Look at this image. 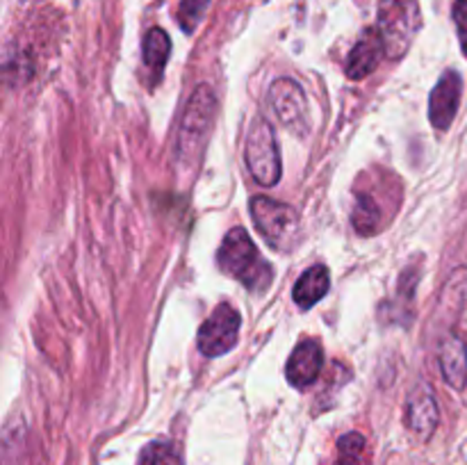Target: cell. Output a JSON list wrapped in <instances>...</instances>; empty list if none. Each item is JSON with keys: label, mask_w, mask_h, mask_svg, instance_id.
<instances>
[{"label": "cell", "mask_w": 467, "mask_h": 465, "mask_svg": "<svg viewBox=\"0 0 467 465\" xmlns=\"http://www.w3.org/2000/svg\"><path fill=\"white\" fill-rule=\"evenodd\" d=\"M217 263L223 274L237 278L251 292H265L274 281V269L255 249L244 228H233L219 246Z\"/></svg>", "instance_id": "1"}, {"label": "cell", "mask_w": 467, "mask_h": 465, "mask_svg": "<svg viewBox=\"0 0 467 465\" xmlns=\"http://www.w3.org/2000/svg\"><path fill=\"white\" fill-rule=\"evenodd\" d=\"M214 117H217V98L208 85L196 87L194 94L187 100V108L181 119V130H178V160L196 162L203 153L205 141L213 132Z\"/></svg>", "instance_id": "2"}, {"label": "cell", "mask_w": 467, "mask_h": 465, "mask_svg": "<svg viewBox=\"0 0 467 465\" xmlns=\"http://www.w3.org/2000/svg\"><path fill=\"white\" fill-rule=\"evenodd\" d=\"M418 0H381L379 5V32L386 41V55L390 59L401 57L420 32Z\"/></svg>", "instance_id": "3"}, {"label": "cell", "mask_w": 467, "mask_h": 465, "mask_svg": "<svg viewBox=\"0 0 467 465\" xmlns=\"http://www.w3.org/2000/svg\"><path fill=\"white\" fill-rule=\"evenodd\" d=\"M244 158L246 164H249L251 176L260 185H276L278 178H281V150H278V141L274 137L272 123L265 117H258L251 123L249 135H246Z\"/></svg>", "instance_id": "4"}, {"label": "cell", "mask_w": 467, "mask_h": 465, "mask_svg": "<svg viewBox=\"0 0 467 465\" xmlns=\"http://www.w3.org/2000/svg\"><path fill=\"white\" fill-rule=\"evenodd\" d=\"M251 214L260 235L276 249H287L295 242L299 232V219L290 205L281 201L267 199V196H255L251 201Z\"/></svg>", "instance_id": "5"}, {"label": "cell", "mask_w": 467, "mask_h": 465, "mask_svg": "<svg viewBox=\"0 0 467 465\" xmlns=\"http://www.w3.org/2000/svg\"><path fill=\"white\" fill-rule=\"evenodd\" d=\"M242 317L233 305L222 304L213 310L199 331V349L208 358L228 354L240 337Z\"/></svg>", "instance_id": "6"}, {"label": "cell", "mask_w": 467, "mask_h": 465, "mask_svg": "<svg viewBox=\"0 0 467 465\" xmlns=\"http://www.w3.org/2000/svg\"><path fill=\"white\" fill-rule=\"evenodd\" d=\"M269 103L276 112L278 121L296 135H306L308 130V100L304 89L290 78H278L269 89Z\"/></svg>", "instance_id": "7"}, {"label": "cell", "mask_w": 467, "mask_h": 465, "mask_svg": "<svg viewBox=\"0 0 467 465\" xmlns=\"http://www.w3.org/2000/svg\"><path fill=\"white\" fill-rule=\"evenodd\" d=\"M461 87H463V80L456 71L442 73V78L433 87L429 96V119L438 130H447L454 121L461 103Z\"/></svg>", "instance_id": "8"}, {"label": "cell", "mask_w": 467, "mask_h": 465, "mask_svg": "<svg viewBox=\"0 0 467 465\" xmlns=\"http://www.w3.org/2000/svg\"><path fill=\"white\" fill-rule=\"evenodd\" d=\"M324 365V351L317 340H304L296 345L287 360L285 377L295 388H308L310 383L317 381Z\"/></svg>", "instance_id": "9"}, {"label": "cell", "mask_w": 467, "mask_h": 465, "mask_svg": "<svg viewBox=\"0 0 467 465\" xmlns=\"http://www.w3.org/2000/svg\"><path fill=\"white\" fill-rule=\"evenodd\" d=\"M383 55H386V41H383L381 32H379V27H368L360 35L358 44L349 53V59H347V76L351 80H363L365 76H369L379 67Z\"/></svg>", "instance_id": "10"}, {"label": "cell", "mask_w": 467, "mask_h": 465, "mask_svg": "<svg viewBox=\"0 0 467 465\" xmlns=\"http://www.w3.org/2000/svg\"><path fill=\"white\" fill-rule=\"evenodd\" d=\"M438 418H441V413H438L433 390L422 383V386L410 392L409 401H406V424H409L410 431L427 440L436 431Z\"/></svg>", "instance_id": "11"}, {"label": "cell", "mask_w": 467, "mask_h": 465, "mask_svg": "<svg viewBox=\"0 0 467 465\" xmlns=\"http://www.w3.org/2000/svg\"><path fill=\"white\" fill-rule=\"evenodd\" d=\"M441 372L445 381L450 383L454 390H463L467 386V346L461 337L447 336L441 342Z\"/></svg>", "instance_id": "12"}, {"label": "cell", "mask_w": 467, "mask_h": 465, "mask_svg": "<svg viewBox=\"0 0 467 465\" xmlns=\"http://www.w3.org/2000/svg\"><path fill=\"white\" fill-rule=\"evenodd\" d=\"M328 285H331V276H328V269L324 264H315V267L306 269L299 276L295 285V304L301 308H313L317 301H322L327 296Z\"/></svg>", "instance_id": "13"}, {"label": "cell", "mask_w": 467, "mask_h": 465, "mask_svg": "<svg viewBox=\"0 0 467 465\" xmlns=\"http://www.w3.org/2000/svg\"><path fill=\"white\" fill-rule=\"evenodd\" d=\"M169 53H171V39H169L167 32L160 30V27H150L144 39V64L155 76L162 73Z\"/></svg>", "instance_id": "14"}, {"label": "cell", "mask_w": 467, "mask_h": 465, "mask_svg": "<svg viewBox=\"0 0 467 465\" xmlns=\"http://www.w3.org/2000/svg\"><path fill=\"white\" fill-rule=\"evenodd\" d=\"M354 228L360 232V235H372L374 231L381 223V210L379 205L374 203V199L369 194H360L356 199V208H354Z\"/></svg>", "instance_id": "15"}, {"label": "cell", "mask_w": 467, "mask_h": 465, "mask_svg": "<svg viewBox=\"0 0 467 465\" xmlns=\"http://www.w3.org/2000/svg\"><path fill=\"white\" fill-rule=\"evenodd\" d=\"M365 450L368 442L360 433H347L337 440L336 465H365Z\"/></svg>", "instance_id": "16"}, {"label": "cell", "mask_w": 467, "mask_h": 465, "mask_svg": "<svg viewBox=\"0 0 467 465\" xmlns=\"http://www.w3.org/2000/svg\"><path fill=\"white\" fill-rule=\"evenodd\" d=\"M141 465H182V459L171 442H150L141 456Z\"/></svg>", "instance_id": "17"}, {"label": "cell", "mask_w": 467, "mask_h": 465, "mask_svg": "<svg viewBox=\"0 0 467 465\" xmlns=\"http://www.w3.org/2000/svg\"><path fill=\"white\" fill-rule=\"evenodd\" d=\"M210 0H181V7H178V23L185 32H194L196 26L203 18L205 9H208Z\"/></svg>", "instance_id": "18"}, {"label": "cell", "mask_w": 467, "mask_h": 465, "mask_svg": "<svg viewBox=\"0 0 467 465\" xmlns=\"http://www.w3.org/2000/svg\"><path fill=\"white\" fill-rule=\"evenodd\" d=\"M454 23L459 30L461 48L467 55V0H456L454 3Z\"/></svg>", "instance_id": "19"}]
</instances>
